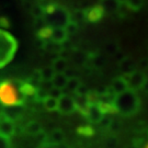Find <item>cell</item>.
Here are the masks:
<instances>
[{
	"instance_id": "obj_34",
	"label": "cell",
	"mask_w": 148,
	"mask_h": 148,
	"mask_svg": "<svg viewBox=\"0 0 148 148\" xmlns=\"http://www.w3.org/2000/svg\"><path fill=\"white\" fill-rule=\"evenodd\" d=\"M46 25H47V24H46V22H45V20H44V18L35 19V21H34V27L36 29L37 31L42 30L43 27H45Z\"/></svg>"
},
{
	"instance_id": "obj_6",
	"label": "cell",
	"mask_w": 148,
	"mask_h": 148,
	"mask_svg": "<svg viewBox=\"0 0 148 148\" xmlns=\"http://www.w3.org/2000/svg\"><path fill=\"white\" fill-rule=\"evenodd\" d=\"M57 111L60 114H65V115H68V114H71V113L77 111L75 98H73L68 93H64L62 95V98L58 100V109H57Z\"/></svg>"
},
{
	"instance_id": "obj_22",
	"label": "cell",
	"mask_w": 148,
	"mask_h": 148,
	"mask_svg": "<svg viewBox=\"0 0 148 148\" xmlns=\"http://www.w3.org/2000/svg\"><path fill=\"white\" fill-rule=\"evenodd\" d=\"M43 106L47 111H55L58 109V100L47 97L45 100L43 101Z\"/></svg>"
},
{
	"instance_id": "obj_5",
	"label": "cell",
	"mask_w": 148,
	"mask_h": 148,
	"mask_svg": "<svg viewBox=\"0 0 148 148\" xmlns=\"http://www.w3.org/2000/svg\"><path fill=\"white\" fill-rule=\"evenodd\" d=\"M123 77L126 80L128 89L132 91H137V90L144 89L147 84V77L140 70H135L131 74L123 75Z\"/></svg>"
},
{
	"instance_id": "obj_33",
	"label": "cell",
	"mask_w": 148,
	"mask_h": 148,
	"mask_svg": "<svg viewBox=\"0 0 148 148\" xmlns=\"http://www.w3.org/2000/svg\"><path fill=\"white\" fill-rule=\"evenodd\" d=\"M127 10H128V7L125 3V1H122L121 5H120V8L117 10V14L121 16V18H125L127 14Z\"/></svg>"
},
{
	"instance_id": "obj_3",
	"label": "cell",
	"mask_w": 148,
	"mask_h": 148,
	"mask_svg": "<svg viewBox=\"0 0 148 148\" xmlns=\"http://www.w3.org/2000/svg\"><path fill=\"white\" fill-rule=\"evenodd\" d=\"M114 104L116 106L117 113L123 116H132L140 109V99L135 91L128 89L115 97Z\"/></svg>"
},
{
	"instance_id": "obj_15",
	"label": "cell",
	"mask_w": 148,
	"mask_h": 148,
	"mask_svg": "<svg viewBox=\"0 0 148 148\" xmlns=\"http://www.w3.org/2000/svg\"><path fill=\"white\" fill-rule=\"evenodd\" d=\"M120 70L124 75L131 74L133 71H135V64L131 58L124 57L120 63Z\"/></svg>"
},
{
	"instance_id": "obj_26",
	"label": "cell",
	"mask_w": 148,
	"mask_h": 148,
	"mask_svg": "<svg viewBox=\"0 0 148 148\" xmlns=\"http://www.w3.org/2000/svg\"><path fill=\"white\" fill-rule=\"evenodd\" d=\"M31 14L35 19H40V18H44L45 14V8L42 5H34L31 8Z\"/></svg>"
},
{
	"instance_id": "obj_18",
	"label": "cell",
	"mask_w": 148,
	"mask_h": 148,
	"mask_svg": "<svg viewBox=\"0 0 148 148\" xmlns=\"http://www.w3.org/2000/svg\"><path fill=\"white\" fill-rule=\"evenodd\" d=\"M99 108H100L102 114L106 116V115H113V114H116L117 110L116 106L114 103H103V102H99Z\"/></svg>"
},
{
	"instance_id": "obj_1",
	"label": "cell",
	"mask_w": 148,
	"mask_h": 148,
	"mask_svg": "<svg viewBox=\"0 0 148 148\" xmlns=\"http://www.w3.org/2000/svg\"><path fill=\"white\" fill-rule=\"evenodd\" d=\"M45 14L44 20L48 27L52 29H65L66 25L70 22V12L67 8L55 2H49L44 7Z\"/></svg>"
},
{
	"instance_id": "obj_27",
	"label": "cell",
	"mask_w": 148,
	"mask_h": 148,
	"mask_svg": "<svg viewBox=\"0 0 148 148\" xmlns=\"http://www.w3.org/2000/svg\"><path fill=\"white\" fill-rule=\"evenodd\" d=\"M125 3L127 5L130 10L137 11L143 7L144 0H125Z\"/></svg>"
},
{
	"instance_id": "obj_4",
	"label": "cell",
	"mask_w": 148,
	"mask_h": 148,
	"mask_svg": "<svg viewBox=\"0 0 148 148\" xmlns=\"http://www.w3.org/2000/svg\"><path fill=\"white\" fill-rule=\"evenodd\" d=\"M18 48V42L10 33L0 30V68L12 60Z\"/></svg>"
},
{
	"instance_id": "obj_30",
	"label": "cell",
	"mask_w": 148,
	"mask_h": 148,
	"mask_svg": "<svg viewBox=\"0 0 148 148\" xmlns=\"http://www.w3.org/2000/svg\"><path fill=\"white\" fill-rule=\"evenodd\" d=\"M63 95H64L63 90L57 89V88H52V89L48 91V97L54 98V99H56V100H59Z\"/></svg>"
},
{
	"instance_id": "obj_38",
	"label": "cell",
	"mask_w": 148,
	"mask_h": 148,
	"mask_svg": "<svg viewBox=\"0 0 148 148\" xmlns=\"http://www.w3.org/2000/svg\"><path fill=\"white\" fill-rule=\"evenodd\" d=\"M145 148H148V144H147V145H146V147H145Z\"/></svg>"
},
{
	"instance_id": "obj_13",
	"label": "cell",
	"mask_w": 148,
	"mask_h": 148,
	"mask_svg": "<svg viewBox=\"0 0 148 148\" xmlns=\"http://www.w3.org/2000/svg\"><path fill=\"white\" fill-rule=\"evenodd\" d=\"M68 40V34L65 29L58 27V29H53V33H52V37L51 41L55 44H64Z\"/></svg>"
},
{
	"instance_id": "obj_19",
	"label": "cell",
	"mask_w": 148,
	"mask_h": 148,
	"mask_svg": "<svg viewBox=\"0 0 148 148\" xmlns=\"http://www.w3.org/2000/svg\"><path fill=\"white\" fill-rule=\"evenodd\" d=\"M88 58L91 59V65H92V67H95L97 69H100L102 68L103 66H104V64H106V59L104 57L100 55V54H91L88 56Z\"/></svg>"
},
{
	"instance_id": "obj_10",
	"label": "cell",
	"mask_w": 148,
	"mask_h": 148,
	"mask_svg": "<svg viewBox=\"0 0 148 148\" xmlns=\"http://www.w3.org/2000/svg\"><path fill=\"white\" fill-rule=\"evenodd\" d=\"M110 89H111V91L114 95H117L127 91L128 90V85H127L126 80L123 76H119V77H115L113 79L111 86H110Z\"/></svg>"
},
{
	"instance_id": "obj_29",
	"label": "cell",
	"mask_w": 148,
	"mask_h": 148,
	"mask_svg": "<svg viewBox=\"0 0 148 148\" xmlns=\"http://www.w3.org/2000/svg\"><path fill=\"white\" fill-rule=\"evenodd\" d=\"M89 93H90V90L88 89V87L82 85V84L78 87V89L76 90V92H75V95H77V97H87Z\"/></svg>"
},
{
	"instance_id": "obj_12",
	"label": "cell",
	"mask_w": 148,
	"mask_h": 148,
	"mask_svg": "<svg viewBox=\"0 0 148 148\" xmlns=\"http://www.w3.org/2000/svg\"><path fill=\"white\" fill-rule=\"evenodd\" d=\"M121 2L122 0H100L101 7L104 9L106 13H109V14L117 12Z\"/></svg>"
},
{
	"instance_id": "obj_14",
	"label": "cell",
	"mask_w": 148,
	"mask_h": 148,
	"mask_svg": "<svg viewBox=\"0 0 148 148\" xmlns=\"http://www.w3.org/2000/svg\"><path fill=\"white\" fill-rule=\"evenodd\" d=\"M24 132L29 134V135H33V136H37L41 133H43V127L42 125L36 121H31L29 122L25 127H24Z\"/></svg>"
},
{
	"instance_id": "obj_31",
	"label": "cell",
	"mask_w": 148,
	"mask_h": 148,
	"mask_svg": "<svg viewBox=\"0 0 148 148\" xmlns=\"http://www.w3.org/2000/svg\"><path fill=\"white\" fill-rule=\"evenodd\" d=\"M106 53L108 54L113 55V54L117 53V51H119V46H117L116 43H109V44H106Z\"/></svg>"
},
{
	"instance_id": "obj_17",
	"label": "cell",
	"mask_w": 148,
	"mask_h": 148,
	"mask_svg": "<svg viewBox=\"0 0 148 148\" xmlns=\"http://www.w3.org/2000/svg\"><path fill=\"white\" fill-rule=\"evenodd\" d=\"M53 69L55 70L56 74H64L68 67H67V60L62 58V57H57L56 59L53 60V65H52Z\"/></svg>"
},
{
	"instance_id": "obj_37",
	"label": "cell",
	"mask_w": 148,
	"mask_h": 148,
	"mask_svg": "<svg viewBox=\"0 0 148 148\" xmlns=\"http://www.w3.org/2000/svg\"><path fill=\"white\" fill-rule=\"evenodd\" d=\"M0 24L2 25V27H9V22L7 21V19H5V18H2V19H0Z\"/></svg>"
},
{
	"instance_id": "obj_28",
	"label": "cell",
	"mask_w": 148,
	"mask_h": 148,
	"mask_svg": "<svg viewBox=\"0 0 148 148\" xmlns=\"http://www.w3.org/2000/svg\"><path fill=\"white\" fill-rule=\"evenodd\" d=\"M65 30H66V32H67V34L69 35H74V34H76L77 32H78V30H79V25L77 24V23H75V22L70 21L66 25V27H65Z\"/></svg>"
},
{
	"instance_id": "obj_8",
	"label": "cell",
	"mask_w": 148,
	"mask_h": 148,
	"mask_svg": "<svg viewBox=\"0 0 148 148\" xmlns=\"http://www.w3.org/2000/svg\"><path fill=\"white\" fill-rule=\"evenodd\" d=\"M16 133V125L3 113L0 114V134L10 138Z\"/></svg>"
},
{
	"instance_id": "obj_36",
	"label": "cell",
	"mask_w": 148,
	"mask_h": 148,
	"mask_svg": "<svg viewBox=\"0 0 148 148\" xmlns=\"http://www.w3.org/2000/svg\"><path fill=\"white\" fill-rule=\"evenodd\" d=\"M117 144V139L114 136H112V137H110L108 140H106V147L109 148H114L115 146H116Z\"/></svg>"
},
{
	"instance_id": "obj_21",
	"label": "cell",
	"mask_w": 148,
	"mask_h": 148,
	"mask_svg": "<svg viewBox=\"0 0 148 148\" xmlns=\"http://www.w3.org/2000/svg\"><path fill=\"white\" fill-rule=\"evenodd\" d=\"M52 33H53V29L46 25L45 27H43L42 30L37 31V36L40 40H42L43 42H47V40H51V37H52Z\"/></svg>"
},
{
	"instance_id": "obj_35",
	"label": "cell",
	"mask_w": 148,
	"mask_h": 148,
	"mask_svg": "<svg viewBox=\"0 0 148 148\" xmlns=\"http://www.w3.org/2000/svg\"><path fill=\"white\" fill-rule=\"evenodd\" d=\"M111 123H112V121L110 120V119H109V117L104 116V119H103V120L100 122V124H99V125H100L102 128H104V130H106V128H109V127H111V125H112Z\"/></svg>"
},
{
	"instance_id": "obj_2",
	"label": "cell",
	"mask_w": 148,
	"mask_h": 148,
	"mask_svg": "<svg viewBox=\"0 0 148 148\" xmlns=\"http://www.w3.org/2000/svg\"><path fill=\"white\" fill-rule=\"evenodd\" d=\"M0 102L5 106H21L25 102L20 90V82H13L10 80L2 81L0 84Z\"/></svg>"
},
{
	"instance_id": "obj_16",
	"label": "cell",
	"mask_w": 148,
	"mask_h": 148,
	"mask_svg": "<svg viewBox=\"0 0 148 148\" xmlns=\"http://www.w3.org/2000/svg\"><path fill=\"white\" fill-rule=\"evenodd\" d=\"M52 84L54 88L64 90L66 89V86L68 84V78L65 76V74H56L52 80Z\"/></svg>"
},
{
	"instance_id": "obj_7",
	"label": "cell",
	"mask_w": 148,
	"mask_h": 148,
	"mask_svg": "<svg viewBox=\"0 0 148 148\" xmlns=\"http://www.w3.org/2000/svg\"><path fill=\"white\" fill-rule=\"evenodd\" d=\"M86 20L91 23H97L100 20L103 19V16H106V11L101 7V5H95L91 7L89 9H86Z\"/></svg>"
},
{
	"instance_id": "obj_24",
	"label": "cell",
	"mask_w": 148,
	"mask_h": 148,
	"mask_svg": "<svg viewBox=\"0 0 148 148\" xmlns=\"http://www.w3.org/2000/svg\"><path fill=\"white\" fill-rule=\"evenodd\" d=\"M77 133L79 134L80 136H84V137H91L95 134V130L92 128L91 125L87 124V125H81V126L78 127Z\"/></svg>"
},
{
	"instance_id": "obj_25",
	"label": "cell",
	"mask_w": 148,
	"mask_h": 148,
	"mask_svg": "<svg viewBox=\"0 0 148 148\" xmlns=\"http://www.w3.org/2000/svg\"><path fill=\"white\" fill-rule=\"evenodd\" d=\"M86 19L85 10H75L70 14V21L75 22L77 24H79L80 22H82Z\"/></svg>"
},
{
	"instance_id": "obj_11",
	"label": "cell",
	"mask_w": 148,
	"mask_h": 148,
	"mask_svg": "<svg viewBox=\"0 0 148 148\" xmlns=\"http://www.w3.org/2000/svg\"><path fill=\"white\" fill-rule=\"evenodd\" d=\"M65 133L60 128H55L47 134L46 145H62L65 143Z\"/></svg>"
},
{
	"instance_id": "obj_32",
	"label": "cell",
	"mask_w": 148,
	"mask_h": 148,
	"mask_svg": "<svg viewBox=\"0 0 148 148\" xmlns=\"http://www.w3.org/2000/svg\"><path fill=\"white\" fill-rule=\"evenodd\" d=\"M0 148H11L10 138L0 134Z\"/></svg>"
},
{
	"instance_id": "obj_20",
	"label": "cell",
	"mask_w": 148,
	"mask_h": 148,
	"mask_svg": "<svg viewBox=\"0 0 148 148\" xmlns=\"http://www.w3.org/2000/svg\"><path fill=\"white\" fill-rule=\"evenodd\" d=\"M40 73H41L42 81H52L54 76L56 75L53 67H44V68H42L40 70Z\"/></svg>"
},
{
	"instance_id": "obj_9",
	"label": "cell",
	"mask_w": 148,
	"mask_h": 148,
	"mask_svg": "<svg viewBox=\"0 0 148 148\" xmlns=\"http://www.w3.org/2000/svg\"><path fill=\"white\" fill-rule=\"evenodd\" d=\"M86 119L91 124H100V122L104 119V115L102 114L98 104H91L88 109Z\"/></svg>"
},
{
	"instance_id": "obj_23",
	"label": "cell",
	"mask_w": 148,
	"mask_h": 148,
	"mask_svg": "<svg viewBox=\"0 0 148 148\" xmlns=\"http://www.w3.org/2000/svg\"><path fill=\"white\" fill-rule=\"evenodd\" d=\"M81 85V82H80V80L77 78V77H75V78H70L68 79V84L66 86V91L69 93H75L76 92V90L78 89V87Z\"/></svg>"
},
{
	"instance_id": "obj_39",
	"label": "cell",
	"mask_w": 148,
	"mask_h": 148,
	"mask_svg": "<svg viewBox=\"0 0 148 148\" xmlns=\"http://www.w3.org/2000/svg\"><path fill=\"white\" fill-rule=\"evenodd\" d=\"M135 148H136V147H135Z\"/></svg>"
}]
</instances>
